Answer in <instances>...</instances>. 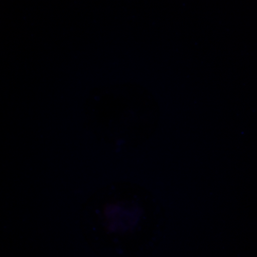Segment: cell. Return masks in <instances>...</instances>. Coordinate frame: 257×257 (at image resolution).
<instances>
[]
</instances>
